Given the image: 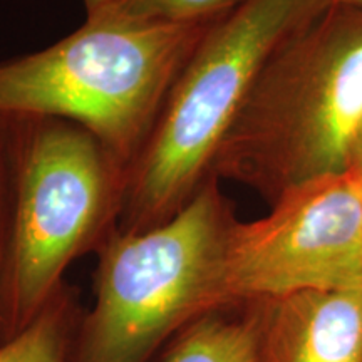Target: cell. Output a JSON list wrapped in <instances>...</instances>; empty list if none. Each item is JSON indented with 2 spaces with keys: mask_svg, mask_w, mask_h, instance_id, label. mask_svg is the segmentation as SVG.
Returning <instances> with one entry per match:
<instances>
[{
  "mask_svg": "<svg viewBox=\"0 0 362 362\" xmlns=\"http://www.w3.org/2000/svg\"><path fill=\"white\" fill-rule=\"evenodd\" d=\"M211 24L86 17L42 51L0 61V119L49 117L83 126L129 168Z\"/></svg>",
  "mask_w": 362,
  "mask_h": 362,
  "instance_id": "obj_4",
  "label": "cell"
},
{
  "mask_svg": "<svg viewBox=\"0 0 362 362\" xmlns=\"http://www.w3.org/2000/svg\"><path fill=\"white\" fill-rule=\"evenodd\" d=\"M233 205L208 180L180 214L96 252L94 302L83 312L71 362H149L189 320L228 304L225 288Z\"/></svg>",
  "mask_w": 362,
  "mask_h": 362,
  "instance_id": "obj_5",
  "label": "cell"
},
{
  "mask_svg": "<svg viewBox=\"0 0 362 362\" xmlns=\"http://www.w3.org/2000/svg\"><path fill=\"white\" fill-rule=\"evenodd\" d=\"M264 218L235 225L228 302L362 287V178L322 176L288 189Z\"/></svg>",
  "mask_w": 362,
  "mask_h": 362,
  "instance_id": "obj_6",
  "label": "cell"
},
{
  "mask_svg": "<svg viewBox=\"0 0 362 362\" xmlns=\"http://www.w3.org/2000/svg\"><path fill=\"white\" fill-rule=\"evenodd\" d=\"M107 2H110V0H84L86 16H90V13H96L98 11H101Z\"/></svg>",
  "mask_w": 362,
  "mask_h": 362,
  "instance_id": "obj_13",
  "label": "cell"
},
{
  "mask_svg": "<svg viewBox=\"0 0 362 362\" xmlns=\"http://www.w3.org/2000/svg\"><path fill=\"white\" fill-rule=\"evenodd\" d=\"M4 121L12 168L0 279L7 341L33 322L66 284L72 262L96 253L116 232L128 165L90 131L69 121Z\"/></svg>",
  "mask_w": 362,
  "mask_h": 362,
  "instance_id": "obj_2",
  "label": "cell"
},
{
  "mask_svg": "<svg viewBox=\"0 0 362 362\" xmlns=\"http://www.w3.org/2000/svg\"><path fill=\"white\" fill-rule=\"evenodd\" d=\"M83 312L76 288L64 284L33 322L0 344V362H71Z\"/></svg>",
  "mask_w": 362,
  "mask_h": 362,
  "instance_id": "obj_9",
  "label": "cell"
},
{
  "mask_svg": "<svg viewBox=\"0 0 362 362\" xmlns=\"http://www.w3.org/2000/svg\"><path fill=\"white\" fill-rule=\"evenodd\" d=\"M262 298L203 312L183 325L149 362H260Z\"/></svg>",
  "mask_w": 362,
  "mask_h": 362,
  "instance_id": "obj_8",
  "label": "cell"
},
{
  "mask_svg": "<svg viewBox=\"0 0 362 362\" xmlns=\"http://www.w3.org/2000/svg\"><path fill=\"white\" fill-rule=\"evenodd\" d=\"M362 133V8L330 4L270 59L221 141L211 175L274 203L351 170Z\"/></svg>",
  "mask_w": 362,
  "mask_h": 362,
  "instance_id": "obj_1",
  "label": "cell"
},
{
  "mask_svg": "<svg viewBox=\"0 0 362 362\" xmlns=\"http://www.w3.org/2000/svg\"><path fill=\"white\" fill-rule=\"evenodd\" d=\"M332 0H245L206 29L128 168L117 232L166 223L214 178L215 156L270 59Z\"/></svg>",
  "mask_w": 362,
  "mask_h": 362,
  "instance_id": "obj_3",
  "label": "cell"
},
{
  "mask_svg": "<svg viewBox=\"0 0 362 362\" xmlns=\"http://www.w3.org/2000/svg\"><path fill=\"white\" fill-rule=\"evenodd\" d=\"M351 170L356 171L357 175L362 178V133L357 139L354 155H352V163H351Z\"/></svg>",
  "mask_w": 362,
  "mask_h": 362,
  "instance_id": "obj_12",
  "label": "cell"
},
{
  "mask_svg": "<svg viewBox=\"0 0 362 362\" xmlns=\"http://www.w3.org/2000/svg\"><path fill=\"white\" fill-rule=\"evenodd\" d=\"M260 362H362V287L262 298Z\"/></svg>",
  "mask_w": 362,
  "mask_h": 362,
  "instance_id": "obj_7",
  "label": "cell"
},
{
  "mask_svg": "<svg viewBox=\"0 0 362 362\" xmlns=\"http://www.w3.org/2000/svg\"><path fill=\"white\" fill-rule=\"evenodd\" d=\"M11 189H12V168H11V146H8L7 123L0 119V279H2L4 255H6L8 215H11ZM4 341L2 312H0V344Z\"/></svg>",
  "mask_w": 362,
  "mask_h": 362,
  "instance_id": "obj_11",
  "label": "cell"
},
{
  "mask_svg": "<svg viewBox=\"0 0 362 362\" xmlns=\"http://www.w3.org/2000/svg\"><path fill=\"white\" fill-rule=\"evenodd\" d=\"M332 4H339V6H349V7L362 8V0H332Z\"/></svg>",
  "mask_w": 362,
  "mask_h": 362,
  "instance_id": "obj_14",
  "label": "cell"
},
{
  "mask_svg": "<svg viewBox=\"0 0 362 362\" xmlns=\"http://www.w3.org/2000/svg\"><path fill=\"white\" fill-rule=\"evenodd\" d=\"M243 2L245 0H110L90 16L129 24H211Z\"/></svg>",
  "mask_w": 362,
  "mask_h": 362,
  "instance_id": "obj_10",
  "label": "cell"
}]
</instances>
